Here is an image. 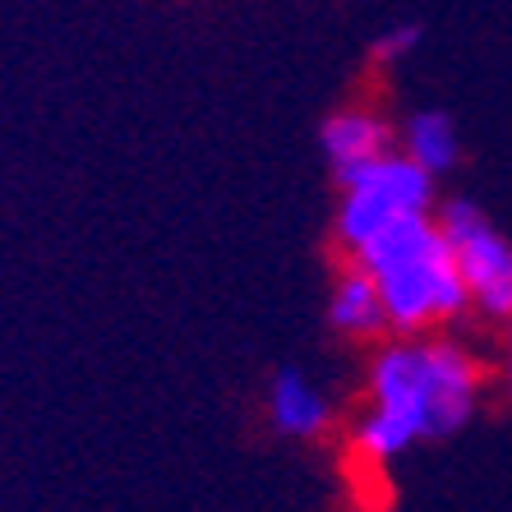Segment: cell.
Masks as SVG:
<instances>
[{
	"instance_id": "cell-9",
	"label": "cell",
	"mask_w": 512,
	"mask_h": 512,
	"mask_svg": "<svg viewBox=\"0 0 512 512\" xmlns=\"http://www.w3.org/2000/svg\"><path fill=\"white\" fill-rule=\"evenodd\" d=\"M416 443H420L416 429L406 425L397 411H383V406H370V416L356 425V448L370 462H393V457H402Z\"/></svg>"
},
{
	"instance_id": "cell-11",
	"label": "cell",
	"mask_w": 512,
	"mask_h": 512,
	"mask_svg": "<svg viewBox=\"0 0 512 512\" xmlns=\"http://www.w3.org/2000/svg\"><path fill=\"white\" fill-rule=\"evenodd\" d=\"M508 328H512V319H508ZM508 393H512V342H508Z\"/></svg>"
},
{
	"instance_id": "cell-2",
	"label": "cell",
	"mask_w": 512,
	"mask_h": 512,
	"mask_svg": "<svg viewBox=\"0 0 512 512\" xmlns=\"http://www.w3.org/2000/svg\"><path fill=\"white\" fill-rule=\"evenodd\" d=\"M480 365L457 342H397L370 365V406L397 411L425 439H448L476 416Z\"/></svg>"
},
{
	"instance_id": "cell-6",
	"label": "cell",
	"mask_w": 512,
	"mask_h": 512,
	"mask_svg": "<svg viewBox=\"0 0 512 512\" xmlns=\"http://www.w3.org/2000/svg\"><path fill=\"white\" fill-rule=\"evenodd\" d=\"M268 416H273L277 434H286V439H319L328 420H333V402L300 370H282L268 388Z\"/></svg>"
},
{
	"instance_id": "cell-8",
	"label": "cell",
	"mask_w": 512,
	"mask_h": 512,
	"mask_svg": "<svg viewBox=\"0 0 512 512\" xmlns=\"http://www.w3.org/2000/svg\"><path fill=\"white\" fill-rule=\"evenodd\" d=\"M402 148H406V157H416L420 167L434 171V176L453 171L457 167V153H462L453 116H443V111H416V116L406 120Z\"/></svg>"
},
{
	"instance_id": "cell-10",
	"label": "cell",
	"mask_w": 512,
	"mask_h": 512,
	"mask_svg": "<svg viewBox=\"0 0 512 512\" xmlns=\"http://www.w3.org/2000/svg\"><path fill=\"white\" fill-rule=\"evenodd\" d=\"M420 37H425V28L420 24H393V28H383V33L374 37L370 56L379 60V65H393V60L411 56V51L420 47Z\"/></svg>"
},
{
	"instance_id": "cell-4",
	"label": "cell",
	"mask_w": 512,
	"mask_h": 512,
	"mask_svg": "<svg viewBox=\"0 0 512 512\" xmlns=\"http://www.w3.org/2000/svg\"><path fill=\"white\" fill-rule=\"evenodd\" d=\"M439 231L457 250L466 291H471V310L485 319H512V240L480 213L476 203L448 199L439 208Z\"/></svg>"
},
{
	"instance_id": "cell-3",
	"label": "cell",
	"mask_w": 512,
	"mask_h": 512,
	"mask_svg": "<svg viewBox=\"0 0 512 512\" xmlns=\"http://www.w3.org/2000/svg\"><path fill=\"white\" fill-rule=\"evenodd\" d=\"M416 213H434V171H425L406 153H383L370 167L342 180L337 240H342V250H360L370 236L393 227L397 217Z\"/></svg>"
},
{
	"instance_id": "cell-5",
	"label": "cell",
	"mask_w": 512,
	"mask_h": 512,
	"mask_svg": "<svg viewBox=\"0 0 512 512\" xmlns=\"http://www.w3.org/2000/svg\"><path fill=\"white\" fill-rule=\"evenodd\" d=\"M319 143H323L328 167H333V180L342 185L346 176H356L360 167H370L374 157L393 153V125L370 107H346L323 120Z\"/></svg>"
},
{
	"instance_id": "cell-1",
	"label": "cell",
	"mask_w": 512,
	"mask_h": 512,
	"mask_svg": "<svg viewBox=\"0 0 512 512\" xmlns=\"http://www.w3.org/2000/svg\"><path fill=\"white\" fill-rule=\"evenodd\" d=\"M351 259L370 268V277L379 282L388 328L397 333H420L471 310L457 250L429 213L397 217L393 227H383L360 250H351Z\"/></svg>"
},
{
	"instance_id": "cell-7",
	"label": "cell",
	"mask_w": 512,
	"mask_h": 512,
	"mask_svg": "<svg viewBox=\"0 0 512 512\" xmlns=\"http://www.w3.org/2000/svg\"><path fill=\"white\" fill-rule=\"evenodd\" d=\"M328 323L342 337H374L388 328V310H383V291L370 277V268L351 263L333 282V300H328Z\"/></svg>"
}]
</instances>
